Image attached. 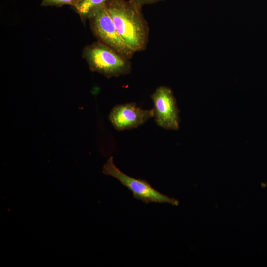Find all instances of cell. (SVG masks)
<instances>
[{"label":"cell","instance_id":"7a4b0ae2","mask_svg":"<svg viewBox=\"0 0 267 267\" xmlns=\"http://www.w3.org/2000/svg\"><path fill=\"white\" fill-rule=\"evenodd\" d=\"M82 57L91 71L108 78L128 74L132 70L129 59L98 41L86 45Z\"/></svg>","mask_w":267,"mask_h":267},{"label":"cell","instance_id":"ba28073f","mask_svg":"<svg viewBox=\"0 0 267 267\" xmlns=\"http://www.w3.org/2000/svg\"><path fill=\"white\" fill-rule=\"evenodd\" d=\"M79 0H42V6L61 7L64 5H70L75 7Z\"/></svg>","mask_w":267,"mask_h":267},{"label":"cell","instance_id":"3957f363","mask_svg":"<svg viewBox=\"0 0 267 267\" xmlns=\"http://www.w3.org/2000/svg\"><path fill=\"white\" fill-rule=\"evenodd\" d=\"M102 173L117 179L122 185L132 192L134 198L145 203H167L177 206L179 201L169 197L154 188L146 180L128 176L116 166L111 156L103 167Z\"/></svg>","mask_w":267,"mask_h":267},{"label":"cell","instance_id":"8992f818","mask_svg":"<svg viewBox=\"0 0 267 267\" xmlns=\"http://www.w3.org/2000/svg\"><path fill=\"white\" fill-rule=\"evenodd\" d=\"M154 116V110L143 109L135 103H127L114 106L109 115V119L114 128L123 131L136 128Z\"/></svg>","mask_w":267,"mask_h":267},{"label":"cell","instance_id":"9c48e42d","mask_svg":"<svg viewBox=\"0 0 267 267\" xmlns=\"http://www.w3.org/2000/svg\"><path fill=\"white\" fill-rule=\"evenodd\" d=\"M137 5L142 7L145 5L151 4L163 1L164 0H130Z\"/></svg>","mask_w":267,"mask_h":267},{"label":"cell","instance_id":"52a82bcc","mask_svg":"<svg viewBox=\"0 0 267 267\" xmlns=\"http://www.w3.org/2000/svg\"><path fill=\"white\" fill-rule=\"evenodd\" d=\"M113 0H79L74 7L83 22H85L90 14L96 8L107 5Z\"/></svg>","mask_w":267,"mask_h":267},{"label":"cell","instance_id":"6da1fadb","mask_svg":"<svg viewBox=\"0 0 267 267\" xmlns=\"http://www.w3.org/2000/svg\"><path fill=\"white\" fill-rule=\"evenodd\" d=\"M107 11L119 35L134 52L146 49L149 27L142 7L130 0H113Z\"/></svg>","mask_w":267,"mask_h":267},{"label":"cell","instance_id":"5b68a950","mask_svg":"<svg viewBox=\"0 0 267 267\" xmlns=\"http://www.w3.org/2000/svg\"><path fill=\"white\" fill-rule=\"evenodd\" d=\"M151 98L154 105V117L158 125L168 130H178V110L171 89L165 86H159Z\"/></svg>","mask_w":267,"mask_h":267},{"label":"cell","instance_id":"277c9868","mask_svg":"<svg viewBox=\"0 0 267 267\" xmlns=\"http://www.w3.org/2000/svg\"><path fill=\"white\" fill-rule=\"evenodd\" d=\"M88 20L91 31L97 41L112 48L130 60L135 53L118 32L107 11L106 5L95 9Z\"/></svg>","mask_w":267,"mask_h":267}]
</instances>
